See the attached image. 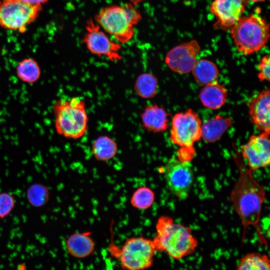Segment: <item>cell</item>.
<instances>
[{
  "instance_id": "603a6c76",
  "label": "cell",
  "mask_w": 270,
  "mask_h": 270,
  "mask_svg": "<svg viewBox=\"0 0 270 270\" xmlns=\"http://www.w3.org/2000/svg\"><path fill=\"white\" fill-rule=\"evenodd\" d=\"M158 88L156 78L150 73H144L136 79L134 89L136 92L142 98H151L155 96Z\"/></svg>"
},
{
  "instance_id": "9c48e42d",
  "label": "cell",
  "mask_w": 270,
  "mask_h": 270,
  "mask_svg": "<svg viewBox=\"0 0 270 270\" xmlns=\"http://www.w3.org/2000/svg\"><path fill=\"white\" fill-rule=\"evenodd\" d=\"M85 30L82 42L90 52L98 56H105L113 62L122 58L120 43L111 40L94 20L90 18L86 21Z\"/></svg>"
},
{
  "instance_id": "8fae6325",
  "label": "cell",
  "mask_w": 270,
  "mask_h": 270,
  "mask_svg": "<svg viewBox=\"0 0 270 270\" xmlns=\"http://www.w3.org/2000/svg\"><path fill=\"white\" fill-rule=\"evenodd\" d=\"M270 134L261 132L250 136L240 148L242 157L252 170L264 168L270 163Z\"/></svg>"
},
{
  "instance_id": "52a82bcc",
  "label": "cell",
  "mask_w": 270,
  "mask_h": 270,
  "mask_svg": "<svg viewBox=\"0 0 270 270\" xmlns=\"http://www.w3.org/2000/svg\"><path fill=\"white\" fill-rule=\"evenodd\" d=\"M108 248L124 270H146L150 268L153 264L156 252L153 240L142 236L126 239L122 247L111 242Z\"/></svg>"
},
{
  "instance_id": "cb8c5ba5",
  "label": "cell",
  "mask_w": 270,
  "mask_h": 270,
  "mask_svg": "<svg viewBox=\"0 0 270 270\" xmlns=\"http://www.w3.org/2000/svg\"><path fill=\"white\" fill-rule=\"evenodd\" d=\"M50 192L46 186L42 184H33L26 190V198L32 206L40 208L48 201Z\"/></svg>"
},
{
  "instance_id": "4316f807",
  "label": "cell",
  "mask_w": 270,
  "mask_h": 270,
  "mask_svg": "<svg viewBox=\"0 0 270 270\" xmlns=\"http://www.w3.org/2000/svg\"><path fill=\"white\" fill-rule=\"evenodd\" d=\"M270 56H264L258 62V78L260 81L270 80Z\"/></svg>"
},
{
  "instance_id": "7c38bea8",
  "label": "cell",
  "mask_w": 270,
  "mask_h": 270,
  "mask_svg": "<svg viewBox=\"0 0 270 270\" xmlns=\"http://www.w3.org/2000/svg\"><path fill=\"white\" fill-rule=\"evenodd\" d=\"M200 50V44L194 40L178 45L167 53L166 63L173 72L188 73L196 62V56Z\"/></svg>"
},
{
  "instance_id": "8992f818",
  "label": "cell",
  "mask_w": 270,
  "mask_h": 270,
  "mask_svg": "<svg viewBox=\"0 0 270 270\" xmlns=\"http://www.w3.org/2000/svg\"><path fill=\"white\" fill-rule=\"evenodd\" d=\"M230 29L238 52L244 56L265 47L269 40V24L257 14L242 17Z\"/></svg>"
},
{
  "instance_id": "5bb4252c",
  "label": "cell",
  "mask_w": 270,
  "mask_h": 270,
  "mask_svg": "<svg viewBox=\"0 0 270 270\" xmlns=\"http://www.w3.org/2000/svg\"><path fill=\"white\" fill-rule=\"evenodd\" d=\"M269 89L262 90L248 103V112L252 122L260 132L270 134V94Z\"/></svg>"
},
{
  "instance_id": "ba28073f",
  "label": "cell",
  "mask_w": 270,
  "mask_h": 270,
  "mask_svg": "<svg viewBox=\"0 0 270 270\" xmlns=\"http://www.w3.org/2000/svg\"><path fill=\"white\" fill-rule=\"evenodd\" d=\"M42 8L21 0H0V27L24 34L38 18Z\"/></svg>"
},
{
  "instance_id": "e0dca14e",
  "label": "cell",
  "mask_w": 270,
  "mask_h": 270,
  "mask_svg": "<svg viewBox=\"0 0 270 270\" xmlns=\"http://www.w3.org/2000/svg\"><path fill=\"white\" fill-rule=\"evenodd\" d=\"M142 120L146 130L154 132H163L168 127L167 112L156 104L146 108L142 114Z\"/></svg>"
},
{
  "instance_id": "4fadbf2b",
  "label": "cell",
  "mask_w": 270,
  "mask_h": 270,
  "mask_svg": "<svg viewBox=\"0 0 270 270\" xmlns=\"http://www.w3.org/2000/svg\"><path fill=\"white\" fill-rule=\"evenodd\" d=\"M246 0H214L210 6V13L216 21L214 27L227 30L242 17Z\"/></svg>"
},
{
  "instance_id": "d4e9b609",
  "label": "cell",
  "mask_w": 270,
  "mask_h": 270,
  "mask_svg": "<svg viewBox=\"0 0 270 270\" xmlns=\"http://www.w3.org/2000/svg\"><path fill=\"white\" fill-rule=\"evenodd\" d=\"M154 200V192L148 187L142 186L134 192L130 199V204L136 208L144 210L150 207Z\"/></svg>"
},
{
  "instance_id": "ac0fdd59",
  "label": "cell",
  "mask_w": 270,
  "mask_h": 270,
  "mask_svg": "<svg viewBox=\"0 0 270 270\" xmlns=\"http://www.w3.org/2000/svg\"><path fill=\"white\" fill-rule=\"evenodd\" d=\"M232 124L230 118L216 115L202 124V138L207 142H215L220 138Z\"/></svg>"
},
{
  "instance_id": "30bf717a",
  "label": "cell",
  "mask_w": 270,
  "mask_h": 270,
  "mask_svg": "<svg viewBox=\"0 0 270 270\" xmlns=\"http://www.w3.org/2000/svg\"><path fill=\"white\" fill-rule=\"evenodd\" d=\"M164 174L172 194L180 200L186 199L194 181V172L190 162H182L173 156L166 162Z\"/></svg>"
},
{
  "instance_id": "277c9868",
  "label": "cell",
  "mask_w": 270,
  "mask_h": 270,
  "mask_svg": "<svg viewBox=\"0 0 270 270\" xmlns=\"http://www.w3.org/2000/svg\"><path fill=\"white\" fill-rule=\"evenodd\" d=\"M53 112L55 128L60 135L76 139L86 132L88 117L82 98L76 96L58 100L54 104Z\"/></svg>"
},
{
  "instance_id": "f546056e",
  "label": "cell",
  "mask_w": 270,
  "mask_h": 270,
  "mask_svg": "<svg viewBox=\"0 0 270 270\" xmlns=\"http://www.w3.org/2000/svg\"><path fill=\"white\" fill-rule=\"evenodd\" d=\"M250 0L255 2H263L265 1L266 0Z\"/></svg>"
},
{
  "instance_id": "3957f363",
  "label": "cell",
  "mask_w": 270,
  "mask_h": 270,
  "mask_svg": "<svg viewBox=\"0 0 270 270\" xmlns=\"http://www.w3.org/2000/svg\"><path fill=\"white\" fill-rule=\"evenodd\" d=\"M140 11L131 3L112 4L101 8L94 20L106 34L120 44H126L133 38L136 26L142 20Z\"/></svg>"
},
{
  "instance_id": "484cf974",
  "label": "cell",
  "mask_w": 270,
  "mask_h": 270,
  "mask_svg": "<svg viewBox=\"0 0 270 270\" xmlns=\"http://www.w3.org/2000/svg\"><path fill=\"white\" fill-rule=\"evenodd\" d=\"M16 205L14 196L7 192H0V219L8 216L14 210Z\"/></svg>"
},
{
  "instance_id": "d6986e66",
  "label": "cell",
  "mask_w": 270,
  "mask_h": 270,
  "mask_svg": "<svg viewBox=\"0 0 270 270\" xmlns=\"http://www.w3.org/2000/svg\"><path fill=\"white\" fill-rule=\"evenodd\" d=\"M192 72L196 84L200 86L216 82L218 78L219 72L216 66L206 59L196 61Z\"/></svg>"
},
{
  "instance_id": "44dd1931",
  "label": "cell",
  "mask_w": 270,
  "mask_h": 270,
  "mask_svg": "<svg viewBox=\"0 0 270 270\" xmlns=\"http://www.w3.org/2000/svg\"><path fill=\"white\" fill-rule=\"evenodd\" d=\"M116 142L108 136H100L94 142L92 151L94 157L100 160H108L116 154Z\"/></svg>"
},
{
  "instance_id": "2e32d148",
  "label": "cell",
  "mask_w": 270,
  "mask_h": 270,
  "mask_svg": "<svg viewBox=\"0 0 270 270\" xmlns=\"http://www.w3.org/2000/svg\"><path fill=\"white\" fill-rule=\"evenodd\" d=\"M227 96L226 89L217 81L204 86L199 94L202 104L212 110H217L222 106Z\"/></svg>"
},
{
  "instance_id": "5b68a950",
  "label": "cell",
  "mask_w": 270,
  "mask_h": 270,
  "mask_svg": "<svg viewBox=\"0 0 270 270\" xmlns=\"http://www.w3.org/2000/svg\"><path fill=\"white\" fill-rule=\"evenodd\" d=\"M202 122L196 112L189 108L176 114L172 122L170 138L180 148L178 158L190 162L196 154L194 144L202 138Z\"/></svg>"
},
{
  "instance_id": "f1b7e54d",
  "label": "cell",
  "mask_w": 270,
  "mask_h": 270,
  "mask_svg": "<svg viewBox=\"0 0 270 270\" xmlns=\"http://www.w3.org/2000/svg\"><path fill=\"white\" fill-rule=\"evenodd\" d=\"M147 0H129L130 3L134 6H136L140 4L143 2Z\"/></svg>"
},
{
  "instance_id": "9a60e30c",
  "label": "cell",
  "mask_w": 270,
  "mask_h": 270,
  "mask_svg": "<svg viewBox=\"0 0 270 270\" xmlns=\"http://www.w3.org/2000/svg\"><path fill=\"white\" fill-rule=\"evenodd\" d=\"M90 234V232H74L70 235L65 242L68 253L78 258L91 255L94 252L95 244Z\"/></svg>"
},
{
  "instance_id": "7402d4cb",
  "label": "cell",
  "mask_w": 270,
  "mask_h": 270,
  "mask_svg": "<svg viewBox=\"0 0 270 270\" xmlns=\"http://www.w3.org/2000/svg\"><path fill=\"white\" fill-rule=\"evenodd\" d=\"M236 270H270V260L266 254L248 253L240 260Z\"/></svg>"
},
{
  "instance_id": "ffe728a7",
  "label": "cell",
  "mask_w": 270,
  "mask_h": 270,
  "mask_svg": "<svg viewBox=\"0 0 270 270\" xmlns=\"http://www.w3.org/2000/svg\"><path fill=\"white\" fill-rule=\"evenodd\" d=\"M18 78L22 82L34 84L40 77L41 70L38 62L32 58L22 60L16 67Z\"/></svg>"
},
{
  "instance_id": "7a4b0ae2",
  "label": "cell",
  "mask_w": 270,
  "mask_h": 270,
  "mask_svg": "<svg viewBox=\"0 0 270 270\" xmlns=\"http://www.w3.org/2000/svg\"><path fill=\"white\" fill-rule=\"evenodd\" d=\"M156 232L152 240L156 251L164 252L176 260L192 254L198 244L190 227L176 222L169 216H162L158 218Z\"/></svg>"
},
{
  "instance_id": "6da1fadb",
  "label": "cell",
  "mask_w": 270,
  "mask_h": 270,
  "mask_svg": "<svg viewBox=\"0 0 270 270\" xmlns=\"http://www.w3.org/2000/svg\"><path fill=\"white\" fill-rule=\"evenodd\" d=\"M234 160L239 171L238 178L230 194L234 210L240 218L244 228L243 240L249 226L257 232L260 243L267 246L260 225L262 204L266 200V190L253 176L252 170L236 152Z\"/></svg>"
},
{
  "instance_id": "83f0119b",
  "label": "cell",
  "mask_w": 270,
  "mask_h": 270,
  "mask_svg": "<svg viewBox=\"0 0 270 270\" xmlns=\"http://www.w3.org/2000/svg\"><path fill=\"white\" fill-rule=\"evenodd\" d=\"M22 2L32 6H42L48 3L50 0H21Z\"/></svg>"
}]
</instances>
